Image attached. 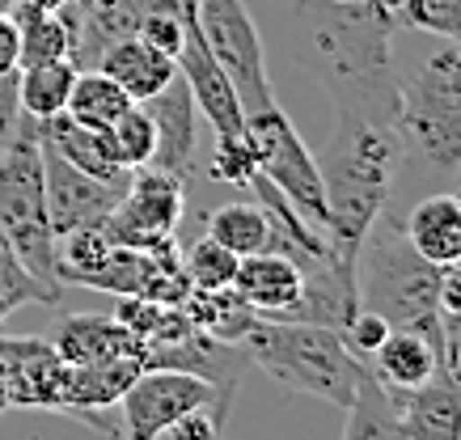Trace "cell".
I'll use <instances>...</instances> for the list:
<instances>
[{
	"label": "cell",
	"instance_id": "4dcf8cb0",
	"mask_svg": "<svg viewBox=\"0 0 461 440\" xmlns=\"http://www.w3.org/2000/svg\"><path fill=\"white\" fill-rule=\"evenodd\" d=\"M111 140H114V153H119V161H123V170H144L149 161H153L157 153V131H153V119H149V111H144L140 102L136 106H127L119 119H114L111 128Z\"/></svg>",
	"mask_w": 461,
	"mask_h": 440
},
{
	"label": "cell",
	"instance_id": "e0dca14e",
	"mask_svg": "<svg viewBox=\"0 0 461 440\" xmlns=\"http://www.w3.org/2000/svg\"><path fill=\"white\" fill-rule=\"evenodd\" d=\"M393 398L402 411L406 440H461V369L453 364V355L420 390H406Z\"/></svg>",
	"mask_w": 461,
	"mask_h": 440
},
{
	"label": "cell",
	"instance_id": "3957f363",
	"mask_svg": "<svg viewBox=\"0 0 461 440\" xmlns=\"http://www.w3.org/2000/svg\"><path fill=\"white\" fill-rule=\"evenodd\" d=\"M398 140L423 178L461 170V43L440 39L415 68H398Z\"/></svg>",
	"mask_w": 461,
	"mask_h": 440
},
{
	"label": "cell",
	"instance_id": "f1b7e54d",
	"mask_svg": "<svg viewBox=\"0 0 461 440\" xmlns=\"http://www.w3.org/2000/svg\"><path fill=\"white\" fill-rule=\"evenodd\" d=\"M22 305H59V292L39 284V280L22 267L17 250L9 246L5 229H0V327H5V318L17 313Z\"/></svg>",
	"mask_w": 461,
	"mask_h": 440
},
{
	"label": "cell",
	"instance_id": "cb8c5ba5",
	"mask_svg": "<svg viewBox=\"0 0 461 440\" xmlns=\"http://www.w3.org/2000/svg\"><path fill=\"white\" fill-rule=\"evenodd\" d=\"M178 310L186 313V322L195 330H203L208 339H221V343H241L246 330L258 322V313L241 301L238 288H212V292L191 288Z\"/></svg>",
	"mask_w": 461,
	"mask_h": 440
},
{
	"label": "cell",
	"instance_id": "603a6c76",
	"mask_svg": "<svg viewBox=\"0 0 461 440\" xmlns=\"http://www.w3.org/2000/svg\"><path fill=\"white\" fill-rule=\"evenodd\" d=\"M343 440H406L398 398L377 382V373L368 369V364H364L360 382H356V398H351V407H348Z\"/></svg>",
	"mask_w": 461,
	"mask_h": 440
},
{
	"label": "cell",
	"instance_id": "f546056e",
	"mask_svg": "<svg viewBox=\"0 0 461 440\" xmlns=\"http://www.w3.org/2000/svg\"><path fill=\"white\" fill-rule=\"evenodd\" d=\"M238 263L241 258L233 255V250H224L221 242H212L208 233L182 255V271H186L191 288H203V292H212V288H233Z\"/></svg>",
	"mask_w": 461,
	"mask_h": 440
},
{
	"label": "cell",
	"instance_id": "d590c367",
	"mask_svg": "<svg viewBox=\"0 0 461 440\" xmlns=\"http://www.w3.org/2000/svg\"><path fill=\"white\" fill-rule=\"evenodd\" d=\"M385 335H390V322L377 318V313H368V310H356V318L343 327V343H348L360 360H368V355L377 352Z\"/></svg>",
	"mask_w": 461,
	"mask_h": 440
},
{
	"label": "cell",
	"instance_id": "ba28073f",
	"mask_svg": "<svg viewBox=\"0 0 461 440\" xmlns=\"http://www.w3.org/2000/svg\"><path fill=\"white\" fill-rule=\"evenodd\" d=\"M195 22L203 30L212 59L229 72V81L238 89L241 111L258 114L267 106H276V94L267 81L263 39H258L250 9L241 0H195Z\"/></svg>",
	"mask_w": 461,
	"mask_h": 440
},
{
	"label": "cell",
	"instance_id": "d6986e66",
	"mask_svg": "<svg viewBox=\"0 0 461 440\" xmlns=\"http://www.w3.org/2000/svg\"><path fill=\"white\" fill-rule=\"evenodd\" d=\"M56 352L64 355V364H102V360H119V355H144L149 360V343L136 339L119 318L106 313H68L59 318L56 335Z\"/></svg>",
	"mask_w": 461,
	"mask_h": 440
},
{
	"label": "cell",
	"instance_id": "7402d4cb",
	"mask_svg": "<svg viewBox=\"0 0 461 440\" xmlns=\"http://www.w3.org/2000/svg\"><path fill=\"white\" fill-rule=\"evenodd\" d=\"M39 131H42V140L51 144L64 161H72L77 170L94 174L102 183H131V170H123V161L114 153L111 131L81 128V123H72L64 111L51 114V119H42Z\"/></svg>",
	"mask_w": 461,
	"mask_h": 440
},
{
	"label": "cell",
	"instance_id": "1f68e13d",
	"mask_svg": "<svg viewBox=\"0 0 461 440\" xmlns=\"http://www.w3.org/2000/svg\"><path fill=\"white\" fill-rule=\"evenodd\" d=\"M393 22L420 34H436L445 43H461V0H402Z\"/></svg>",
	"mask_w": 461,
	"mask_h": 440
},
{
	"label": "cell",
	"instance_id": "5b68a950",
	"mask_svg": "<svg viewBox=\"0 0 461 440\" xmlns=\"http://www.w3.org/2000/svg\"><path fill=\"white\" fill-rule=\"evenodd\" d=\"M356 297L360 310L385 318L390 327H440V267L406 242L402 220L381 212L364 233L356 255Z\"/></svg>",
	"mask_w": 461,
	"mask_h": 440
},
{
	"label": "cell",
	"instance_id": "30bf717a",
	"mask_svg": "<svg viewBox=\"0 0 461 440\" xmlns=\"http://www.w3.org/2000/svg\"><path fill=\"white\" fill-rule=\"evenodd\" d=\"M182 203H186V183L174 174H161L153 166L131 174L127 195L119 199V208L106 216V242L111 246H131V250H157V246L174 242L182 220Z\"/></svg>",
	"mask_w": 461,
	"mask_h": 440
},
{
	"label": "cell",
	"instance_id": "ab89813d",
	"mask_svg": "<svg viewBox=\"0 0 461 440\" xmlns=\"http://www.w3.org/2000/svg\"><path fill=\"white\" fill-rule=\"evenodd\" d=\"M22 4H34V9H42V13H59V9H68L72 0H22Z\"/></svg>",
	"mask_w": 461,
	"mask_h": 440
},
{
	"label": "cell",
	"instance_id": "b9f144b4",
	"mask_svg": "<svg viewBox=\"0 0 461 440\" xmlns=\"http://www.w3.org/2000/svg\"><path fill=\"white\" fill-rule=\"evenodd\" d=\"M9 411V398H5V369H0V415Z\"/></svg>",
	"mask_w": 461,
	"mask_h": 440
},
{
	"label": "cell",
	"instance_id": "f35d334b",
	"mask_svg": "<svg viewBox=\"0 0 461 440\" xmlns=\"http://www.w3.org/2000/svg\"><path fill=\"white\" fill-rule=\"evenodd\" d=\"M17 72V22L9 13H0V76Z\"/></svg>",
	"mask_w": 461,
	"mask_h": 440
},
{
	"label": "cell",
	"instance_id": "44dd1931",
	"mask_svg": "<svg viewBox=\"0 0 461 440\" xmlns=\"http://www.w3.org/2000/svg\"><path fill=\"white\" fill-rule=\"evenodd\" d=\"M94 68L106 72V76H111L114 85L123 89L131 102H149L153 94H161V89L178 76V64H174L166 51L149 47L140 34L114 39V43L98 56V64H94Z\"/></svg>",
	"mask_w": 461,
	"mask_h": 440
},
{
	"label": "cell",
	"instance_id": "836d02e7",
	"mask_svg": "<svg viewBox=\"0 0 461 440\" xmlns=\"http://www.w3.org/2000/svg\"><path fill=\"white\" fill-rule=\"evenodd\" d=\"M169 310H174V305H161V301H149V297H119L114 318H119V322H123L136 339L153 343V335L161 330V322H166Z\"/></svg>",
	"mask_w": 461,
	"mask_h": 440
},
{
	"label": "cell",
	"instance_id": "277c9868",
	"mask_svg": "<svg viewBox=\"0 0 461 440\" xmlns=\"http://www.w3.org/2000/svg\"><path fill=\"white\" fill-rule=\"evenodd\" d=\"M241 352L254 369H263L267 377L293 394L321 398L339 411H348L356 398V382L364 373V360L351 352L343 335L330 327H313V322H271L258 318Z\"/></svg>",
	"mask_w": 461,
	"mask_h": 440
},
{
	"label": "cell",
	"instance_id": "7c38bea8",
	"mask_svg": "<svg viewBox=\"0 0 461 440\" xmlns=\"http://www.w3.org/2000/svg\"><path fill=\"white\" fill-rule=\"evenodd\" d=\"M0 369H5V398L9 411H56L64 407L68 364L51 339L39 335H5L0 327Z\"/></svg>",
	"mask_w": 461,
	"mask_h": 440
},
{
	"label": "cell",
	"instance_id": "ac0fdd59",
	"mask_svg": "<svg viewBox=\"0 0 461 440\" xmlns=\"http://www.w3.org/2000/svg\"><path fill=\"white\" fill-rule=\"evenodd\" d=\"M233 288L241 292V301L250 305L258 318L284 322L296 310V301L305 292V275L288 255L280 250H263V255H246L238 263Z\"/></svg>",
	"mask_w": 461,
	"mask_h": 440
},
{
	"label": "cell",
	"instance_id": "484cf974",
	"mask_svg": "<svg viewBox=\"0 0 461 440\" xmlns=\"http://www.w3.org/2000/svg\"><path fill=\"white\" fill-rule=\"evenodd\" d=\"M127 106H136V102L127 98V94L114 85L106 72L81 68V72H77V81H72L68 102H64V114H68L72 123H81V128L111 131L114 119H119Z\"/></svg>",
	"mask_w": 461,
	"mask_h": 440
},
{
	"label": "cell",
	"instance_id": "4316f807",
	"mask_svg": "<svg viewBox=\"0 0 461 440\" xmlns=\"http://www.w3.org/2000/svg\"><path fill=\"white\" fill-rule=\"evenodd\" d=\"M208 238L221 242L224 250H233L238 258L263 255V250H271V220H267L258 199L221 203V208L208 216Z\"/></svg>",
	"mask_w": 461,
	"mask_h": 440
},
{
	"label": "cell",
	"instance_id": "d6a6232c",
	"mask_svg": "<svg viewBox=\"0 0 461 440\" xmlns=\"http://www.w3.org/2000/svg\"><path fill=\"white\" fill-rule=\"evenodd\" d=\"M254 174H258V166H254V148L246 136H238V140H216V153H212V178H216V183L246 186Z\"/></svg>",
	"mask_w": 461,
	"mask_h": 440
},
{
	"label": "cell",
	"instance_id": "7a4b0ae2",
	"mask_svg": "<svg viewBox=\"0 0 461 440\" xmlns=\"http://www.w3.org/2000/svg\"><path fill=\"white\" fill-rule=\"evenodd\" d=\"M313 157H318L321 191H326V238L335 246V255L348 267H356L364 233L385 212L393 178L402 170L398 123L335 106L330 136Z\"/></svg>",
	"mask_w": 461,
	"mask_h": 440
},
{
	"label": "cell",
	"instance_id": "83f0119b",
	"mask_svg": "<svg viewBox=\"0 0 461 440\" xmlns=\"http://www.w3.org/2000/svg\"><path fill=\"white\" fill-rule=\"evenodd\" d=\"M77 64L72 59H51V64H26L17 68V102H22V114L30 119H51V114L64 111V102L72 94V81H77Z\"/></svg>",
	"mask_w": 461,
	"mask_h": 440
},
{
	"label": "cell",
	"instance_id": "5bb4252c",
	"mask_svg": "<svg viewBox=\"0 0 461 440\" xmlns=\"http://www.w3.org/2000/svg\"><path fill=\"white\" fill-rule=\"evenodd\" d=\"M149 369L144 355H119V360H102V364H68V385H64V407L59 415H72L81 424L98 427L106 436H119V398L127 394V385Z\"/></svg>",
	"mask_w": 461,
	"mask_h": 440
},
{
	"label": "cell",
	"instance_id": "9a60e30c",
	"mask_svg": "<svg viewBox=\"0 0 461 440\" xmlns=\"http://www.w3.org/2000/svg\"><path fill=\"white\" fill-rule=\"evenodd\" d=\"M448 360V330L440 327H390V335L381 339V347L364 364L377 373V382L393 394L420 390L440 364Z\"/></svg>",
	"mask_w": 461,
	"mask_h": 440
},
{
	"label": "cell",
	"instance_id": "8d00e7d4",
	"mask_svg": "<svg viewBox=\"0 0 461 440\" xmlns=\"http://www.w3.org/2000/svg\"><path fill=\"white\" fill-rule=\"evenodd\" d=\"M22 123V102H17V72L0 76V144L14 136V128Z\"/></svg>",
	"mask_w": 461,
	"mask_h": 440
},
{
	"label": "cell",
	"instance_id": "6da1fadb",
	"mask_svg": "<svg viewBox=\"0 0 461 440\" xmlns=\"http://www.w3.org/2000/svg\"><path fill=\"white\" fill-rule=\"evenodd\" d=\"M393 30L398 22L381 4L293 0V39L301 47V64L330 94V106H348L385 123H398Z\"/></svg>",
	"mask_w": 461,
	"mask_h": 440
},
{
	"label": "cell",
	"instance_id": "8992f818",
	"mask_svg": "<svg viewBox=\"0 0 461 440\" xmlns=\"http://www.w3.org/2000/svg\"><path fill=\"white\" fill-rule=\"evenodd\" d=\"M0 229L17 250L22 267L64 297L56 233L47 225V199H42V136L39 119L30 114H22L14 136L0 144Z\"/></svg>",
	"mask_w": 461,
	"mask_h": 440
},
{
	"label": "cell",
	"instance_id": "52a82bcc",
	"mask_svg": "<svg viewBox=\"0 0 461 440\" xmlns=\"http://www.w3.org/2000/svg\"><path fill=\"white\" fill-rule=\"evenodd\" d=\"M246 140L254 148L258 174L305 216L309 225H318L326 233V191H321L318 157L309 153V144L301 140L293 119L280 111V102L258 114H246Z\"/></svg>",
	"mask_w": 461,
	"mask_h": 440
},
{
	"label": "cell",
	"instance_id": "74e56055",
	"mask_svg": "<svg viewBox=\"0 0 461 440\" xmlns=\"http://www.w3.org/2000/svg\"><path fill=\"white\" fill-rule=\"evenodd\" d=\"M440 318L461 322V263L440 267Z\"/></svg>",
	"mask_w": 461,
	"mask_h": 440
},
{
	"label": "cell",
	"instance_id": "d4e9b609",
	"mask_svg": "<svg viewBox=\"0 0 461 440\" xmlns=\"http://www.w3.org/2000/svg\"><path fill=\"white\" fill-rule=\"evenodd\" d=\"M9 17L17 22V68L26 64H51V59H72V26L64 13H42L34 4L17 0Z\"/></svg>",
	"mask_w": 461,
	"mask_h": 440
},
{
	"label": "cell",
	"instance_id": "4fadbf2b",
	"mask_svg": "<svg viewBox=\"0 0 461 440\" xmlns=\"http://www.w3.org/2000/svg\"><path fill=\"white\" fill-rule=\"evenodd\" d=\"M182 13H186V34H182L178 51V76L186 81L199 119H208L216 140H238V136H246V111L238 102V89L229 81V72L212 59L208 43H203V30L195 22V0H186Z\"/></svg>",
	"mask_w": 461,
	"mask_h": 440
},
{
	"label": "cell",
	"instance_id": "2e32d148",
	"mask_svg": "<svg viewBox=\"0 0 461 440\" xmlns=\"http://www.w3.org/2000/svg\"><path fill=\"white\" fill-rule=\"evenodd\" d=\"M140 106L149 111L153 131H157V153L149 166L186 183L191 170H195V136H199V111H195V98H191L186 81L174 76L161 94H153Z\"/></svg>",
	"mask_w": 461,
	"mask_h": 440
},
{
	"label": "cell",
	"instance_id": "7bdbcfd3",
	"mask_svg": "<svg viewBox=\"0 0 461 440\" xmlns=\"http://www.w3.org/2000/svg\"><path fill=\"white\" fill-rule=\"evenodd\" d=\"M381 9H390V13H398V4H402V0H377Z\"/></svg>",
	"mask_w": 461,
	"mask_h": 440
},
{
	"label": "cell",
	"instance_id": "ee69618b",
	"mask_svg": "<svg viewBox=\"0 0 461 440\" xmlns=\"http://www.w3.org/2000/svg\"><path fill=\"white\" fill-rule=\"evenodd\" d=\"M17 0H0V13H9V9H14Z\"/></svg>",
	"mask_w": 461,
	"mask_h": 440
},
{
	"label": "cell",
	"instance_id": "8fae6325",
	"mask_svg": "<svg viewBox=\"0 0 461 440\" xmlns=\"http://www.w3.org/2000/svg\"><path fill=\"white\" fill-rule=\"evenodd\" d=\"M127 186L131 183H102L94 174L77 170L42 140V199H47V225L56 233V242L81 229H102L106 216L119 208V199L127 195Z\"/></svg>",
	"mask_w": 461,
	"mask_h": 440
},
{
	"label": "cell",
	"instance_id": "9c48e42d",
	"mask_svg": "<svg viewBox=\"0 0 461 440\" xmlns=\"http://www.w3.org/2000/svg\"><path fill=\"white\" fill-rule=\"evenodd\" d=\"M229 390H216L212 382L182 369H144L119 398V432L127 440H157L169 424H178L186 411L208 407ZM238 398V394H229Z\"/></svg>",
	"mask_w": 461,
	"mask_h": 440
},
{
	"label": "cell",
	"instance_id": "ffe728a7",
	"mask_svg": "<svg viewBox=\"0 0 461 440\" xmlns=\"http://www.w3.org/2000/svg\"><path fill=\"white\" fill-rule=\"evenodd\" d=\"M406 242L415 246L432 267H453L461 263V195L457 191H436L423 195L411 212L402 216Z\"/></svg>",
	"mask_w": 461,
	"mask_h": 440
},
{
	"label": "cell",
	"instance_id": "60d3db41",
	"mask_svg": "<svg viewBox=\"0 0 461 440\" xmlns=\"http://www.w3.org/2000/svg\"><path fill=\"white\" fill-rule=\"evenodd\" d=\"M448 355H453V364L461 369V327L448 330Z\"/></svg>",
	"mask_w": 461,
	"mask_h": 440
},
{
	"label": "cell",
	"instance_id": "f6af8a7d",
	"mask_svg": "<svg viewBox=\"0 0 461 440\" xmlns=\"http://www.w3.org/2000/svg\"><path fill=\"white\" fill-rule=\"evenodd\" d=\"M348 4H377V0H348Z\"/></svg>",
	"mask_w": 461,
	"mask_h": 440
},
{
	"label": "cell",
	"instance_id": "e575fe53",
	"mask_svg": "<svg viewBox=\"0 0 461 440\" xmlns=\"http://www.w3.org/2000/svg\"><path fill=\"white\" fill-rule=\"evenodd\" d=\"M136 34H140L149 47H157V51H166L174 64H178V51H182V34H186V13H144L140 26H136Z\"/></svg>",
	"mask_w": 461,
	"mask_h": 440
}]
</instances>
